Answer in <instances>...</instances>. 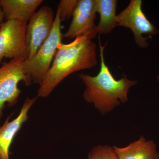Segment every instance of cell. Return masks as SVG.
<instances>
[{"label": "cell", "mask_w": 159, "mask_h": 159, "mask_svg": "<svg viewBox=\"0 0 159 159\" xmlns=\"http://www.w3.org/2000/svg\"><path fill=\"white\" fill-rule=\"evenodd\" d=\"M87 35L60 44L51 67L37 91V97L47 98L70 74L97 65V46Z\"/></svg>", "instance_id": "obj_1"}, {"label": "cell", "mask_w": 159, "mask_h": 159, "mask_svg": "<svg viewBox=\"0 0 159 159\" xmlns=\"http://www.w3.org/2000/svg\"><path fill=\"white\" fill-rule=\"evenodd\" d=\"M98 39L100 57L99 73L94 77L81 74L79 77L85 86L84 98L89 103H93L101 114H104L119 106L121 102H128L129 89L138 81L130 80L125 74L119 80L115 79L104 61L105 45H102L99 37Z\"/></svg>", "instance_id": "obj_2"}, {"label": "cell", "mask_w": 159, "mask_h": 159, "mask_svg": "<svg viewBox=\"0 0 159 159\" xmlns=\"http://www.w3.org/2000/svg\"><path fill=\"white\" fill-rule=\"evenodd\" d=\"M61 22L57 10L53 29L49 37L32 58L24 61V70L32 83L40 85L51 67L58 47L62 43L63 37Z\"/></svg>", "instance_id": "obj_3"}, {"label": "cell", "mask_w": 159, "mask_h": 159, "mask_svg": "<svg viewBox=\"0 0 159 159\" xmlns=\"http://www.w3.org/2000/svg\"><path fill=\"white\" fill-rule=\"evenodd\" d=\"M25 60L23 58L10 60L0 67V120L6 105L11 107L17 103L21 93L19 83L23 81L28 87L32 84L24 70Z\"/></svg>", "instance_id": "obj_4"}, {"label": "cell", "mask_w": 159, "mask_h": 159, "mask_svg": "<svg viewBox=\"0 0 159 159\" xmlns=\"http://www.w3.org/2000/svg\"><path fill=\"white\" fill-rule=\"evenodd\" d=\"M28 23L6 20L0 26V64L4 58L28 59L26 30Z\"/></svg>", "instance_id": "obj_5"}, {"label": "cell", "mask_w": 159, "mask_h": 159, "mask_svg": "<svg viewBox=\"0 0 159 159\" xmlns=\"http://www.w3.org/2000/svg\"><path fill=\"white\" fill-rule=\"evenodd\" d=\"M142 4L141 0L130 1L127 7L117 15V25L130 29L137 44L145 48L148 47V43L143 34L152 36L159 33V31L144 14Z\"/></svg>", "instance_id": "obj_6"}, {"label": "cell", "mask_w": 159, "mask_h": 159, "mask_svg": "<svg viewBox=\"0 0 159 159\" xmlns=\"http://www.w3.org/2000/svg\"><path fill=\"white\" fill-rule=\"evenodd\" d=\"M55 17L52 8L44 6L36 11L29 20L26 30L28 59L35 55L49 37L53 29Z\"/></svg>", "instance_id": "obj_7"}, {"label": "cell", "mask_w": 159, "mask_h": 159, "mask_svg": "<svg viewBox=\"0 0 159 159\" xmlns=\"http://www.w3.org/2000/svg\"><path fill=\"white\" fill-rule=\"evenodd\" d=\"M97 13V0H77L72 21L63 37L74 39L87 35L93 39L97 34L95 20Z\"/></svg>", "instance_id": "obj_8"}, {"label": "cell", "mask_w": 159, "mask_h": 159, "mask_svg": "<svg viewBox=\"0 0 159 159\" xmlns=\"http://www.w3.org/2000/svg\"><path fill=\"white\" fill-rule=\"evenodd\" d=\"M37 96L25 100L19 114L16 118L10 121L12 113L4 124L0 125V159H9V149L15 137L29 119V111L37 100Z\"/></svg>", "instance_id": "obj_9"}, {"label": "cell", "mask_w": 159, "mask_h": 159, "mask_svg": "<svg viewBox=\"0 0 159 159\" xmlns=\"http://www.w3.org/2000/svg\"><path fill=\"white\" fill-rule=\"evenodd\" d=\"M43 0H0V6L6 20L28 23Z\"/></svg>", "instance_id": "obj_10"}, {"label": "cell", "mask_w": 159, "mask_h": 159, "mask_svg": "<svg viewBox=\"0 0 159 159\" xmlns=\"http://www.w3.org/2000/svg\"><path fill=\"white\" fill-rule=\"evenodd\" d=\"M119 159H159V152L152 140L143 136L126 147H113Z\"/></svg>", "instance_id": "obj_11"}, {"label": "cell", "mask_w": 159, "mask_h": 159, "mask_svg": "<svg viewBox=\"0 0 159 159\" xmlns=\"http://www.w3.org/2000/svg\"><path fill=\"white\" fill-rule=\"evenodd\" d=\"M116 0H97V12L100 16V20L97 25V33L99 34L110 33L117 25L116 10Z\"/></svg>", "instance_id": "obj_12"}, {"label": "cell", "mask_w": 159, "mask_h": 159, "mask_svg": "<svg viewBox=\"0 0 159 159\" xmlns=\"http://www.w3.org/2000/svg\"><path fill=\"white\" fill-rule=\"evenodd\" d=\"M88 159H119L113 147L98 145L92 148L88 154Z\"/></svg>", "instance_id": "obj_13"}, {"label": "cell", "mask_w": 159, "mask_h": 159, "mask_svg": "<svg viewBox=\"0 0 159 159\" xmlns=\"http://www.w3.org/2000/svg\"><path fill=\"white\" fill-rule=\"evenodd\" d=\"M77 0H61L58 4L57 10L61 22L64 21L73 15Z\"/></svg>", "instance_id": "obj_14"}, {"label": "cell", "mask_w": 159, "mask_h": 159, "mask_svg": "<svg viewBox=\"0 0 159 159\" xmlns=\"http://www.w3.org/2000/svg\"><path fill=\"white\" fill-rule=\"evenodd\" d=\"M4 17H4V13H3L2 9L1 6H0V26H1L2 23L3 19Z\"/></svg>", "instance_id": "obj_15"}, {"label": "cell", "mask_w": 159, "mask_h": 159, "mask_svg": "<svg viewBox=\"0 0 159 159\" xmlns=\"http://www.w3.org/2000/svg\"><path fill=\"white\" fill-rule=\"evenodd\" d=\"M157 78L158 80L159 81V74L158 75L157 77Z\"/></svg>", "instance_id": "obj_16"}]
</instances>
